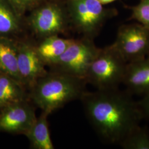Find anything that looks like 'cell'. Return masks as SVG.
Wrapping results in <instances>:
<instances>
[{
  "instance_id": "cell-1",
  "label": "cell",
  "mask_w": 149,
  "mask_h": 149,
  "mask_svg": "<svg viewBox=\"0 0 149 149\" xmlns=\"http://www.w3.org/2000/svg\"><path fill=\"white\" fill-rule=\"evenodd\" d=\"M86 116L98 136L118 144L144 119L138 103L131 93L119 88L86 91L80 100Z\"/></svg>"
},
{
  "instance_id": "cell-2",
  "label": "cell",
  "mask_w": 149,
  "mask_h": 149,
  "mask_svg": "<svg viewBox=\"0 0 149 149\" xmlns=\"http://www.w3.org/2000/svg\"><path fill=\"white\" fill-rule=\"evenodd\" d=\"M87 84L85 79L48 71L29 91V98L36 108L50 114L68 103L81 100Z\"/></svg>"
},
{
  "instance_id": "cell-3",
  "label": "cell",
  "mask_w": 149,
  "mask_h": 149,
  "mask_svg": "<svg viewBox=\"0 0 149 149\" xmlns=\"http://www.w3.org/2000/svg\"><path fill=\"white\" fill-rule=\"evenodd\" d=\"M127 63L110 45L100 49L88 70L85 80L97 90H112L123 84Z\"/></svg>"
},
{
  "instance_id": "cell-4",
  "label": "cell",
  "mask_w": 149,
  "mask_h": 149,
  "mask_svg": "<svg viewBox=\"0 0 149 149\" xmlns=\"http://www.w3.org/2000/svg\"><path fill=\"white\" fill-rule=\"evenodd\" d=\"M100 49L90 38L73 39L69 47L56 62L49 65L50 71L70 74L85 80L88 70Z\"/></svg>"
},
{
  "instance_id": "cell-5",
  "label": "cell",
  "mask_w": 149,
  "mask_h": 149,
  "mask_svg": "<svg viewBox=\"0 0 149 149\" xmlns=\"http://www.w3.org/2000/svg\"><path fill=\"white\" fill-rule=\"evenodd\" d=\"M68 22L66 15L60 5L44 2L32 10L26 24L32 34L41 40L65 32Z\"/></svg>"
},
{
  "instance_id": "cell-6",
  "label": "cell",
  "mask_w": 149,
  "mask_h": 149,
  "mask_svg": "<svg viewBox=\"0 0 149 149\" xmlns=\"http://www.w3.org/2000/svg\"><path fill=\"white\" fill-rule=\"evenodd\" d=\"M70 19L74 28L92 38L100 31L108 13L98 0H68Z\"/></svg>"
},
{
  "instance_id": "cell-7",
  "label": "cell",
  "mask_w": 149,
  "mask_h": 149,
  "mask_svg": "<svg viewBox=\"0 0 149 149\" xmlns=\"http://www.w3.org/2000/svg\"><path fill=\"white\" fill-rule=\"evenodd\" d=\"M112 46L127 63L144 59L149 53V28L140 24L123 26Z\"/></svg>"
},
{
  "instance_id": "cell-8",
  "label": "cell",
  "mask_w": 149,
  "mask_h": 149,
  "mask_svg": "<svg viewBox=\"0 0 149 149\" xmlns=\"http://www.w3.org/2000/svg\"><path fill=\"white\" fill-rule=\"evenodd\" d=\"M17 45L20 80L29 92L38 80L47 74L48 71L38 53L37 43L25 36L17 39Z\"/></svg>"
},
{
  "instance_id": "cell-9",
  "label": "cell",
  "mask_w": 149,
  "mask_h": 149,
  "mask_svg": "<svg viewBox=\"0 0 149 149\" xmlns=\"http://www.w3.org/2000/svg\"><path fill=\"white\" fill-rule=\"evenodd\" d=\"M36 109L28 100L0 110V133L26 136L37 117Z\"/></svg>"
},
{
  "instance_id": "cell-10",
  "label": "cell",
  "mask_w": 149,
  "mask_h": 149,
  "mask_svg": "<svg viewBox=\"0 0 149 149\" xmlns=\"http://www.w3.org/2000/svg\"><path fill=\"white\" fill-rule=\"evenodd\" d=\"M123 84L131 94L149 93V57L127 63Z\"/></svg>"
},
{
  "instance_id": "cell-11",
  "label": "cell",
  "mask_w": 149,
  "mask_h": 149,
  "mask_svg": "<svg viewBox=\"0 0 149 149\" xmlns=\"http://www.w3.org/2000/svg\"><path fill=\"white\" fill-rule=\"evenodd\" d=\"M26 23L7 0H0V37L17 39L25 36Z\"/></svg>"
},
{
  "instance_id": "cell-12",
  "label": "cell",
  "mask_w": 149,
  "mask_h": 149,
  "mask_svg": "<svg viewBox=\"0 0 149 149\" xmlns=\"http://www.w3.org/2000/svg\"><path fill=\"white\" fill-rule=\"evenodd\" d=\"M28 100V91L20 82L7 74H0V110Z\"/></svg>"
},
{
  "instance_id": "cell-13",
  "label": "cell",
  "mask_w": 149,
  "mask_h": 149,
  "mask_svg": "<svg viewBox=\"0 0 149 149\" xmlns=\"http://www.w3.org/2000/svg\"><path fill=\"white\" fill-rule=\"evenodd\" d=\"M72 40L59 37L58 35L45 38L37 43L38 53L45 65L49 66L60 58Z\"/></svg>"
},
{
  "instance_id": "cell-14",
  "label": "cell",
  "mask_w": 149,
  "mask_h": 149,
  "mask_svg": "<svg viewBox=\"0 0 149 149\" xmlns=\"http://www.w3.org/2000/svg\"><path fill=\"white\" fill-rule=\"evenodd\" d=\"M0 71L21 83L18 70L17 39L0 37Z\"/></svg>"
},
{
  "instance_id": "cell-15",
  "label": "cell",
  "mask_w": 149,
  "mask_h": 149,
  "mask_svg": "<svg viewBox=\"0 0 149 149\" xmlns=\"http://www.w3.org/2000/svg\"><path fill=\"white\" fill-rule=\"evenodd\" d=\"M50 115L47 112L42 111L40 115L32 125L27 137L30 146L34 149H54L48 123V117Z\"/></svg>"
},
{
  "instance_id": "cell-16",
  "label": "cell",
  "mask_w": 149,
  "mask_h": 149,
  "mask_svg": "<svg viewBox=\"0 0 149 149\" xmlns=\"http://www.w3.org/2000/svg\"><path fill=\"white\" fill-rule=\"evenodd\" d=\"M125 149H149V130L140 125L134 128L120 142Z\"/></svg>"
},
{
  "instance_id": "cell-17",
  "label": "cell",
  "mask_w": 149,
  "mask_h": 149,
  "mask_svg": "<svg viewBox=\"0 0 149 149\" xmlns=\"http://www.w3.org/2000/svg\"><path fill=\"white\" fill-rule=\"evenodd\" d=\"M132 17L143 26L149 28V0H141L132 8Z\"/></svg>"
},
{
  "instance_id": "cell-18",
  "label": "cell",
  "mask_w": 149,
  "mask_h": 149,
  "mask_svg": "<svg viewBox=\"0 0 149 149\" xmlns=\"http://www.w3.org/2000/svg\"><path fill=\"white\" fill-rule=\"evenodd\" d=\"M16 12L23 16L27 11H32L45 2V0H7Z\"/></svg>"
},
{
  "instance_id": "cell-19",
  "label": "cell",
  "mask_w": 149,
  "mask_h": 149,
  "mask_svg": "<svg viewBox=\"0 0 149 149\" xmlns=\"http://www.w3.org/2000/svg\"><path fill=\"white\" fill-rule=\"evenodd\" d=\"M138 103L144 118L149 119V93L144 95L143 98Z\"/></svg>"
},
{
  "instance_id": "cell-20",
  "label": "cell",
  "mask_w": 149,
  "mask_h": 149,
  "mask_svg": "<svg viewBox=\"0 0 149 149\" xmlns=\"http://www.w3.org/2000/svg\"><path fill=\"white\" fill-rule=\"evenodd\" d=\"M102 5H106L109 3H111L112 2H114L116 0H98Z\"/></svg>"
},
{
  "instance_id": "cell-21",
  "label": "cell",
  "mask_w": 149,
  "mask_h": 149,
  "mask_svg": "<svg viewBox=\"0 0 149 149\" xmlns=\"http://www.w3.org/2000/svg\"><path fill=\"white\" fill-rule=\"evenodd\" d=\"M147 57H149V54H148V56Z\"/></svg>"
},
{
  "instance_id": "cell-22",
  "label": "cell",
  "mask_w": 149,
  "mask_h": 149,
  "mask_svg": "<svg viewBox=\"0 0 149 149\" xmlns=\"http://www.w3.org/2000/svg\"><path fill=\"white\" fill-rule=\"evenodd\" d=\"M1 73H2V72H1V71H0V74H1Z\"/></svg>"
}]
</instances>
